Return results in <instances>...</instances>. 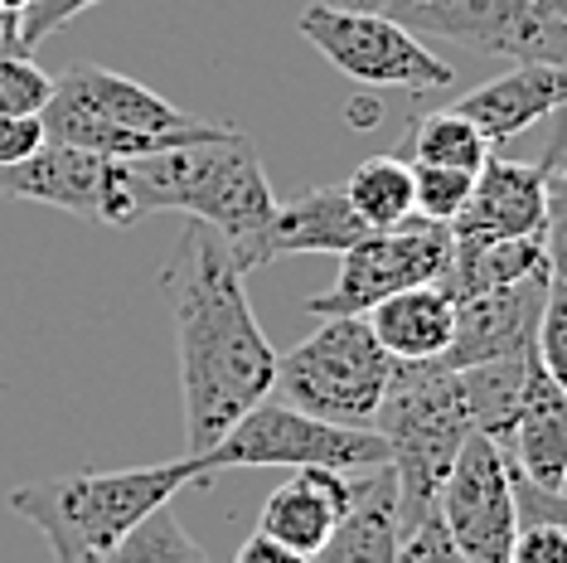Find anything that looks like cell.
I'll list each match as a JSON object with an SVG mask.
<instances>
[{
    "label": "cell",
    "mask_w": 567,
    "mask_h": 563,
    "mask_svg": "<svg viewBox=\"0 0 567 563\" xmlns=\"http://www.w3.org/2000/svg\"><path fill=\"white\" fill-rule=\"evenodd\" d=\"M514 510H519V530H514L509 563H567V491H544L514 471Z\"/></svg>",
    "instance_id": "cell-22"
},
{
    "label": "cell",
    "mask_w": 567,
    "mask_h": 563,
    "mask_svg": "<svg viewBox=\"0 0 567 563\" xmlns=\"http://www.w3.org/2000/svg\"><path fill=\"white\" fill-rule=\"evenodd\" d=\"M544 16H553V20H567V0H534Z\"/></svg>",
    "instance_id": "cell-34"
},
{
    "label": "cell",
    "mask_w": 567,
    "mask_h": 563,
    "mask_svg": "<svg viewBox=\"0 0 567 563\" xmlns=\"http://www.w3.org/2000/svg\"><path fill=\"white\" fill-rule=\"evenodd\" d=\"M398 156L417 161V165H451V171L475 175L489 161V141L471 117H461L456 108H442V112H422V117L408 122Z\"/></svg>",
    "instance_id": "cell-20"
},
{
    "label": "cell",
    "mask_w": 567,
    "mask_h": 563,
    "mask_svg": "<svg viewBox=\"0 0 567 563\" xmlns=\"http://www.w3.org/2000/svg\"><path fill=\"white\" fill-rule=\"evenodd\" d=\"M451 263V224H432L422 214L393 224V228H369L354 248L340 253V273L326 291L306 301V316H364L369 306L403 287L422 282H442Z\"/></svg>",
    "instance_id": "cell-10"
},
{
    "label": "cell",
    "mask_w": 567,
    "mask_h": 563,
    "mask_svg": "<svg viewBox=\"0 0 567 563\" xmlns=\"http://www.w3.org/2000/svg\"><path fill=\"white\" fill-rule=\"evenodd\" d=\"M544 248H548V273L558 282H567V214H553L548 219Z\"/></svg>",
    "instance_id": "cell-31"
},
{
    "label": "cell",
    "mask_w": 567,
    "mask_h": 563,
    "mask_svg": "<svg viewBox=\"0 0 567 563\" xmlns=\"http://www.w3.org/2000/svg\"><path fill=\"white\" fill-rule=\"evenodd\" d=\"M359 471H330V467H296L291 481H281L262 505L257 530H267L272 540L311 559L320 544L330 540V530L344 520V510L354 505Z\"/></svg>",
    "instance_id": "cell-16"
},
{
    "label": "cell",
    "mask_w": 567,
    "mask_h": 563,
    "mask_svg": "<svg viewBox=\"0 0 567 563\" xmlns=\"http://www.w3.org/2000/svg\"><path fill=\"white\" fill-rule=\"evenodd\" d=\"M30 10H34V0H0V16H30Z\"/></svg>",
    "instance_id": "cell-33"
},
{
    "label": "cell",
    "mask_w": 567,
    "mask_h": 563,
    "mask_svg": "<svg viewBox=\"0 0 567 563\" xmlns=\"http://www.w3.org/2000/svg\"><path fill=\"white\" fill-rule=\"evenodd\" d=\"M204 481H214L228 467H330V471H369L389 467V442L373 428H344L316 413H301L287 399L267 393L248 408L209 452H199Z\"/></svg>",
    "instance_id": "cell-7"
},
{
    "label": "cell",
    "mask_w": 567,
    "mask_h": 563,
    "mask_svg": "<svg viewBox=\"0 0 567 563\" xmlns=\"http://www.w3.org/2000/svg\"><path fill=\"white\" fill-rule=\"evenodd\" d=\"M398 559V477L393 467L359 471L354 505L306 563H393Z\"/></svg>",
    "instance_id": "cell-19"
},
{
    "label": "cell",
    "mask_w": 567,
    "mask_h": 563,
    "mask_svg": "<svg viewBox=\"0 0 567 563\" xmlns=\"http://www.w3.org/2000/svg\"><path fill=\"white\" fill-rule=\"evenodd\" d=\"M528 360H495L471 369H451L446 360L393 365L373 432L389 442V467L398 477V520L436 505V485L446 481L451 462L475 432H489L505 447Z\"/></svg>",
    "instance_id": "cell-2"
},
{
    "label": "cell",
    "mask_w": 567,
    "mask_h": 563,
    "mask_svg": "<svg viewBox=\"0 0 567 563\" xmlns=\"http://www.w3.org/2000/svg\"><path fill=\"white\" fill-rule=\"evenodd\" d=\"M548 228V175L544 161H505L489 156L475 171L466 209L451 224L456 243H489V238H524Z\"/></svg>",
    "instance_id": "cell-13"
},
{
    "label": "cell",
    "mask_w": 567,
    "mask_h": 563,
    "mask_svg": "<svg viewBox=\"0 0 567 563\" xmlns=\"http://www.w3.org/2000/svg\"><path fill=\"white\" fill-rule=\"evenodd\" d=\"M393 563H466V559L451 544L446 524L432 505V510H422V515L398 520V559Z\"/></svg>",
    "instance_id": "cell-27"
},
{
    "label": "cell",
    "mask_w": 567,
    "mask_h": 563,
    "mask_svg": "<svg viewBox=\"0 0 567 563\" xmlns=\"http://www.w3.org/2000/svg\"><path fill=\"white\" fill-rule=\"evenodd\" d=\"M505 457L524 481L544 485V491H567V393L544 375L538 355L528 360Z\"/></svg>",
    "instance_id": "cell-17"
},
{
    "label": "cell",
    "mask_w": 567,
    "mask_h": 563,
    "mask_svg": "<svg viewBox=\"0 0 567 563\" xmlns=\"http://www.w3.org/2000/svg\"><path fill=\"white\" fill-rule=\"evenodd\" d=\"M383 16L403 30L461 44L509 63H567V20H553L534 0H383Z\"/></svg>",
    "instance_id": "cell-9"
},
{
    "label": "cell",
    "mask_w": 567,
    "mask_h": 563,
    "mask_svg": "<svg viewBox=\"0 0 567 563\" xmlns=\"http://www.w3.org/2000/svg\"><path fill=\"white\" fill-rule=\"evenodd\" d=\"M234 563H306V554H296V549H287L281 540H272L267 530H252L248 540L238 544Z\"/></svg>",
    "instance_id": "cell-30"
},
{
    "label": "cell",
    "mask_w": 567,
    "mask_h": 563,
    "mask_svg": "<svg viewBox=\"0 0 567 563\" xmlns=\"http://www.w3.org/2000/svg\"><path fill=\"white\" fill-rule=\"evenodd\" d=\"M151 214H185L243 248L277 214V195L257 146L238 126H228L224 136L185 141V146L156 151V156L107 161L102 224L132 228Z\"/></svg>",
    "instance_id": "cell-3"
},
{
    "label": "cell",
    "mask_w": 567,
    "mask_h": 563,
    "mask_svg": "<svg viewBox=\"0 0 567 563\" xmlns=\"http://www.w3.org/2000/svg\"><path fill=\"white\" fill-rule=\"evenodd\" d=\"M544 175H548V219L567 214V132H558L544 151Z\"/></svg>",
    "instance_id": "cell-29"
},
{
    "label": "cell",
    "mask_w": 567,
    "mask_h": 563,
    "mask_svg": "<svg viewBox=\"0 0 567 563\" xmlns=\"http://www.w3.org/2000/svg\"><path fill=\"white\" fill-rule=\"evenodd\" d=\"M40 122L44 141H59V146L87 151L102 161L156 156V151L185 146V141H209L228 132V126L195 122L175 102H165L156 88L97 69V63H79L63 79H54Z\"/></svg>",
    "instance_id": "cell-5"
},
{
    "label": "cell",
    "mask_w": 567,
    "mask_h": 563,
    "mask_svg": "<svg viewBox=\"0 0 567 563\" xmlns=\"http://www.w3.org/2000/svg\"><path fill=\"white\" fill-rule=\"evenodd\" d=\"M185 485H209L199 457H175V462L122 471H79V477L16 485L10 510L44 534L54 563H93L122 534H132L151 510L171 505Z\"/></svg>",
    "instance_id": "cell-4"
},
{
    "label": "cell",
    "mask_w": 567,
    "mask_h": 563,
    "mask_svg": "<svg viewBox=\"0 0 567 563\" xmlns=\"http://www.w3.org/2000/svg\"><path fill=\"white\" fill-rule=\"evenodd\" d=\"M534 355L544 365V375L567 393V282L548 273V291H544V311H538V330H534Z\"/></svg>",
    "instance_id": "cell-26"
},
{
    "label": "cell",
    "mask_w": 567,
    "mask_h": 563,
    "mask_svg": "<svg viewBox=\"0 0 567 563\" xmlns=\"http://www.w3.org/2000/svg\"><path fill=\"white\" fill-rule=\"evenodd\" d=\"M87 6H97V0H34V10L20 20V44L24 49L44 44L54 30H63L69 20H79Z\"/></svg>",
    "instance_id": "cell-28"
},
{
    "label": "cell",
    "mask_w": 567,
    "mask_h": 563,
    "mask_svg": "<svg viewBox=\"0 0 567 563\" xmlns=\"http://www.w3.org/2000/svg\"><path fill=\"white\" fill-rule=\"evenodd\" d=\"M93 563H209V554L189 540V530L179 524L171 505L151 510L132 534H122L107 554H97Z\"/></svg>",
    "instance_id": "cell-23"
},
{
    "label": "cell",
    "mask_w": 567,
    "mask_h": 563,
    "mask_svg": "<svg viewBox=\"0 0 567 563\" xmlns=\"http://www.w3.org/2000/svg\"><path fill=\"white\" fill-rule=\"evenodd\" d=\"M475 175L451 171V165H417L412 161V214L432 224H456V214L466 209Z\"/></svg>",
    "instance_id": "cell-24"
},
{
    "label": "cell",
    "mask_w": 567,
    "mask_h": 563,
    "mask_svg": "<svg viewBox=\"0 0 567 563\" xmlns=\"http://www.w3.org/2000/svg\"><path fill=\"white\" fill-rule=\"evenodd\" d=\"M436 515L466 563H509L514 530H519L514 471L505 447L489 432H475L451 462L446 481L436 485Z\"/></svg>",
    "instance_id": "cell-11"
},
{
    "label": "cell",
    "mask_w": 567,
    "mask_h": 563,
    "mask_svg": "<svg viewBox=\"0 0 567 563\" xmlns=\"http://www.w3.org/2000/svg\"><path fill=\"white\" fill-rule=\"evenodd\" d=\"M54 79L30 54H0V117H40Z\"/></svg>",
    "instance_id": "cell-25"
},
{
    "label": "cell",
    "mask_w": 567,
    "mask_h": 563,
    "mask_svg": "<svg viewBox=\"0 0 567 563\" xmlns=\"http://www.w3.org/2000/svg\"><path fill=\"white\" fill-rule=\"evenodd\" d=\"M364 234L369 228L350 209L344 185H320V190H306V195L291 204H277L267 228L252 243L234 248V258L243 273H257V267H267L277 258H301V253H330V258H340V253L354 248Z\"/></svg>",
    "instance_id": "cell-14"
},
{
    "label": "cell",
    "mask_w": 567,
    "mask_h": 563,
    "mask_svg": "<svg viewBox=\"0 0 567 563\" xmlns=\"http://www.w3.org/2000/svg\"><path fill=\"white\" fill-rule=\"evenodd\" d=\"M548 273H534L509 287H489L456 297V336L442 360L451 369L471 365H495V360H528L534 355V330L544 311Z\"/></svg>",
    "instance_id": "cell-12"
},
{
    "label": "cell",
    "mask_w": 567,
    "mask_h": 563,
    "mask_svg": "<svg viewBox=\"0 0 567 563\" xmlns=\"http://www.w3.org/2000/svg\"><path fill=\"white\" fill-rule=\"evenodd\" d=\"M344 199L364 219V228H393L412 219V161H403L398 151L359 161L344 181Z\"/></svg>",
    "instance_id": "cell-21"
},
{
    "label": "cell",
    "mask_w": 567,
    "mask_h": 563,
    "mask_svg": "<svg viewBox=\"0 0 567 563\" xmlns=\"http://www.w3.org/2000/svg\"><path fill=\"white\" fill-rule=\"evenodd\" d=\"M296 30L359 88L436 93V88H451V79H456V69L446 59H436L393 16H373V10L359 6H306L296 16Z\"/></svg>",
    "instance_id": "cell-8"
},
{
    "label": "cell",
    "mask_w": 567,
    "mask_h": 563,
    "mask_svg": "<svg viewBox=\"0 0 567 563\" xmlns=\"http://www.w3.org/2000/svg\"><path fill=\"white\" fill-rule=\"evenodd\" d=\"M364 321L393 365L442 360L451 350V336H456V297L442 282H422V287H403L379 306H369Z\"/></svg>",
    "instance_id": "cell-18"
},
{
    "label": "cell",
    "mask_w": 567,
    "mask_h": 563,
    "mask_svg": "<svg viewBox=\"0 0 567 563\" xmlns=\"http://www.w3.org/2000/svg\"><path fill=\"white\" fill-rule=\"evenodd\" d=\"M451 108L481 126L489 146H495V141H514L534 122H544L567 108V63H514L509 73L471 88V93L456 98Z\"/></svg>",
    "instance_id": "cell-15"
},
{
    "label": "cell",
    "mask_w": 567,
    "mask_h": 563,
    "mask_svg": "<svg viewBox=\"0 0 567 563\" xmlns=\"http://www.w3.org/2000/svg\"><path fill=\"white\" fill-rule=\"evenodd\" d=\"M0 54H30L20 44V16H0Z\"/></svg>",
    "instance_id": "cell-32"
},
{
    "label": "cell",
    "mask_w": 567,
    "mask_h": 563,
    "mask_svg": "<svg viewBox=\"0 0 567 563\" xmlns=\"http://www.w3.org/2000/svg\"><path fill=\"white\" fill-rule=\"evenodd\" d=\"M350 6H359V10H369V6H373V0H350Z\"/></svg>",
    "instance_id": "cell-35"
},
{
    "label": "cell",
    "mask_w": 567,
    "mask_h": 563,
    "mask_svg": "<svg viewBox=\"0 0 567 563\" xmlns=\"http://www.w3.org/2000/svg\"><path fill=\"white\" fill-rule=\"evenodd\" d=\"M248 273L234 243L189 219L161 291L175 321L179 403H185V457H199L234 422L277 389V350L248 306Z\"/></svg>",
    "instance_id": "cell-1"
},
{
    "label": "cell",
    "mask_w": 567,
    "mask_h": 563,
    "mask_svg": "<svg viewBox=\"0 0 567 563\" xmlns=\"http://www.w3.org/2000/svg\"><path fill=\"white\" fill-rule=\"evenodd\" d=\"M389 375L393 360L373 340L364 316H320V326L291 355H277L281 399L344 428H373Z\"/></svg>",
    "instance_id": "cell-6"
}]
</instances>
